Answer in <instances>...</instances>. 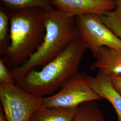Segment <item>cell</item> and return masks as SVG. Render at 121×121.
Returning <instances> with one entry per match:
<instances>
[{"instance_id": "1", "label": "cell", "mask_w": 121, "mask_h": 121, "mask_svg": "<svg viewBox=\"0 0 121 121\" xmlns=\"http://www.w3.org/2000/svg\"><path fill=\"white\" fill-rule=\"evenodd\" d=\"M87 49L86 42L79 37L41 69L27 72L15 84L41 98L52 95L69 78L79 73V64Z\"/></svg>"}, {"instance_id": "2", "label": "cell", "mask_w": 121, "mask_h": 121, "mask_svg": "<svg viewBox=\"0 0 121 121\" xmlns=\"http://www.w3.org/2000/svg\"><path fill=\"white\" fill-rule=\"evenodd\" d=\"M45 14L39 8L9 11L10 44L0 58L10 69L24 64L43 43Z\"/></svg>"}, {"instance_id": "3", "label": "cell", "mask_w": 121, "mask_h": 121, "mask_svg": "<svg viewBox=\"0 0 121 121\" xmlns=\"http://www.w3.org/2000/svg\"><path fill=\"white\" fill-rule=\"evenodd\" d=\"M79 37L80 35L75 17L55 9L46 11L45 34L43 43L24 64L10 69L15 83L27 72L42 68Z\"/></svg>"}, {"instance_id": "4", "label": "cell", "mask_w": 121, "mask_h": 121, "mask_svg": "<svg viewBox=\"0 0 121 121\" xmlns=\"http://www.w3.org/2000/svg\"><path fill=\"white\" fill-rule=\"evenodd\" d=\"M90 77V75L79 72L69 78L56 93L43 98V106L75 108L83 103L102 99L91 86Z\"/></svg>"}, {"instance_id": "5", "label": "cell", "mask_w": 121, "mask_h": 121, "mask_svg": "<svg viewBox=\"0 0 121 121\" xmlns=\"http://www.w3.org/2000/svg\"><path fill=\"white\" fill-rule=\"evenodd\" d=\"M42 99L15 84L0 83V106L7 121H29L33 113L43 106Z\"/></svg>"}, {"instance_id": "6", "label": "cell", "mask_w": 121, "mask_h": 121, "mask_svg": "<svg viewBox=\"0 0 121 121\" xmlns=\"http://www.w3.org/2000/svg\"><path fill=\"white\" fill-rule=\"evenodd\" d=\"M80 37L86 42L95 57L103 47L121 50V39L117 36L95 13L75 17Z\"/></svg>"}, {"instance_id": "7", "label": "cell", "mask_w": 121, "mask_h": 121, "mask_svg": "<svg viewBox=\"0 0 121 121\" xmlns=\"http://www.w3.org/2000/svg\"><path fill=\"white\" fill-rule=\"evenodd\" d=\"M54 9L77 17L84 14L97 15L114 10L115 1L105 0H53Z\"/></svg>"}, {"instance_id": "8", "label": "cell", "mask_w": 121, "mask_h": 121, "mask_svg": "<svg viewBox=\"0 0 121 121\" xmlns=\"http://www.w3.org/2000/svg\"><path fill=\"white\" fill-rule=\"evenodd\" d=\"M95 58L90 69H98L109 77L121 75V50L103 47Z\"/></svg>"}, {"instance_id": "9", "label": "cell", "mask_w": 121, "mask_h": 121, "mask_svg": "<svg viewBox=\"0 0 121 121\" xmlns=\"http://www.w3.org/2000/svg\"><path fill=\"white\" fill-rule=\"evenodd\" d=\"M91 86L102 98L108 100L115 109L118 121H121V95L112 86L110 78L98 71L95 77H90Z\"/></svg>"}, {"instance_id": "10", "label": "cell", "mask_w": 121, "mask_h": 121, "mask_svg": "<svg viewBox=\"0 0 121 121\" xmlns=\"http://www.w3.org/2000/svg\"><path fill=\"white\" fill-rule=\"evenodd\" d=\"M75 108L42 106L33 113L29 121H73Z\"/></svg>"}, {"instance_id": "11", "label": "cell", "mask_w": 121, "mask_h": 121, "mask_svg": "<svg viewBox=\"0 0 121 121\" xmlns=\"http://www.w3.org/2000/svg\"><path fill=\"white\" fill-rule=\"evenodd\" d=\"M73 121H107L95 101H88L75 108Z\"/></svg>"}, {"instance_id": "12", "label": "cell", "mask_w": 121, "mask_h": 121, "mask_svg": "<svg viewBox=\"0 0 121 121\" xmlns=\"http://www.w3.org/2000/svg\"><path fill=\"white\" fill-rule=\"evenodd\" d=\"M0 3L9 10L15 11L23 9L39 8L45 11L54 9L53 0H0Z\"/></svg>"}, {"instance_id": "13", "label": "cell", "mask_w": 121, "mask_h": 121, "mask_svg": "<svg viewBox=\"0 0 121 121\" xmlns=\"http://www.w3.org/2000/svg\"><path fill=\"white\" fill-rule=\"evenodd\" d=\"M10 21L9 11L3 4L0 3V57L8 48L9 39Z\"/></svg>"}, {"instance_id": "14", "label": "cell", "mask_w": 121, "mask_h": 121, "mask_svg": "<svg viewBox=\"0 0 121 121\" xmlns=\"http://www.w3.org/2000/svg\"><path fill=\"white\" fill-rule=\"evenodd\" d=\"M0 83L15 84L13 80L10 69L1 58H0Z\"/></svg>"}, {"instance_id": "15", "label": "cell", "mask_w": 121, "mask_h": 121, "mask_svg": "<svg viewBox=\"0 0 121 121\" xmlns=\"http://www.w3.org/2000/svg\"><path fill=\"white\" fill-rule=\"evenodd\" d=\"M112 86L121 95V75L109 77Z\"/></svg>"}, {"instance_id": "16", "label": "cell", "mask_w": 121, "mask_h": 121, "mask_svg": "<svg viewBox=\"0 0 121 121\" xmlns=\"http://www.w3.org/2000/svg\"><path fill=\"white\" fill-rule=\"evenodd\" d=\"M115 8L113 10L117 17L121 20V0H115Z\"/></svg>"}, {"instance_id": "17", "label": "cell", "mask_w": 121, "mask_h": 121, "mask_svg": "<svg viewBox=\"0 0 121 121\" xmlns=\"http://www.w3.org/2000/svg\"><path fill=\"white\" fill-rule=\"evenodd\" d=\"M0 121H7L2 107H0Z\"/></svg>"}, {"instance_id": "18", "label": "cell", "mask_w": 121, "mask_h": 121, "mask_svg": "<svg viewBox=\"0 0 121 121\" xmlns=\"http://www.w3.org/2000/svg\"><path fill=\"white\" fill-rule=\"evenodd\" d=\"M108 0V1H115V0Z\"/></svg>"}]
</instances>
